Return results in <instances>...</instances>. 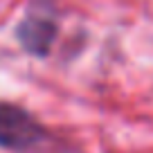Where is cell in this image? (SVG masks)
<instances>
[{"mask_svg":"<svg viewBox=\"0 0 153 153\" xmlns=\"http://www.w3.org/2000/svg\"><path fill=\"white\" fill-rule=\"evenodd\" d=\"M45 131L25 108L0 101V146L23 151L43 140Z\"/></svg>","mask_w":153,"mask_h":153,"instance_id":"cell-1","label":"cell"},{"mask_svg":"<svg viewBox=\"0 0 153 153\" xmlns=\"http://www.w3.org/2000/svg\"><path fill=\"white\" fill-rule=\"evenodd\" d=\"M56 27L52 20L43 18V16H29L27 20H23V25L18 27V38L20 43L36 54H45L48 48L52 45Z\"/></svg>","mask_w":153,"mask_h":153,"instance_id":"cell-2","label":"cell"}]
</instances>
